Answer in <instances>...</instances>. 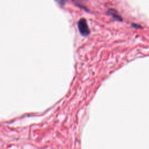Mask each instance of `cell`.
I'll return each mask as SVG.
<instances>
[{"label":"cell","mask_w":149,"mask_h":149,"mask_svg":"<svg viewBox=\"0 0 149 149\" xmlns=\"http://www.w3.org/2000/svg\"><path fill=\"white\" fill-rule=\"evenodd\" d=\"M109 15H111L114 19H115L117 20H119L120 21L121 19V17L117 13V12L113 9H110L109 10Z\"/></svg>","instance_id":"obj_2"},{"label":"cell","mask_w":149,"mask_h":149,"mask_svg":"<svg viewBox=\"0 0 149 149\" xmlns=\"http://www.w3.org/2000/svg\"><path fill=\"white\" fill-rule=\"evenodd\" d=\"M55 1L58 4H59L60 5L63 6V5H64L66 3L67 0H55Z\"/></svg>","instance_id":"obj_3"},{"label":"cell","mask_w":149,"mask_h":149,"mask_svg":"<svg viewBox=\"0 0 149 149\" xmlns=\"http://www.w3.org/2000/svg\"><path fill=\"white\" fill-rule=\"evenodd\" d=\"M78 29L80 33L83 36H87L90 33V30L87 22L84 18H81L78 22Z\"/></svg>","instance_id":"obj_1"}]
</instances>
